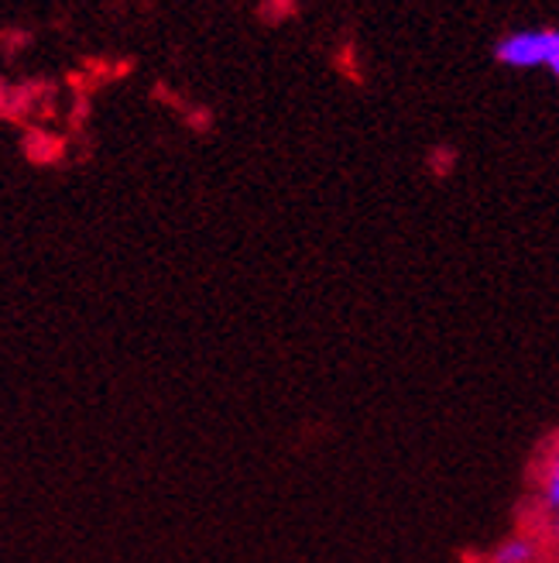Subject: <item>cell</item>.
I'll use <instances>...</instances> for the list:
<instances>
[{
  "instance_id": "obj_3",
  "label": "cell",
  "mask_w": 559,
  "mask_h": 563,
  "mask_svg": "<svg viewBox=\"0 0 559 563\" xmlns=\"http://www.w3.org/2000/svg\"><path fill=\"white\" fill-rule=\"evenodd\" d=\"M543 501H546V509L559 516V457L549 464L546 471V482H543Z\"/></svg>"
},
{
  "instance_id": "obj_1",
  "label": "cell",
  "mask_w": 559,
  "mask_h": 563,
  "mask_svg": "<svg viewBox=\"0 0 559 563\" xmlns=\"http://www.w3.org/2000/svg\"><path fill=\"white\" fill-rule=\"evenodd\" d=\"M494 59L508 69H536L559 59V27H525V32H512L494 45Z\"/></svg>"
},
{
  "instance_id": "obj_4",
  "label": "cell",
  "mask_w": 559,
  "mask_h": 563,
  "mask_svg": "<svg viewBox=\"0 0 559 563\" xmlns=\"http://www.w3.org/2000/svg\"><path fill=\"white\" fill-rule=\"evenodd\" d=\"M552 540H556V547H559V516L552 519Z\"/></svg>"
},
{
  "instance_id": "obj_2",
  "label": "cell",
  "mask_w": 559,
  "mask_h": 563,
  "mask_svg": "<svg viewBox=\"0 0 559 563\" xmlns=\"http://www.w3.org/2000/svg\"><path fill=\"white\" fill-rule=\"evenodd\" d=\"M539 543L533 537H508L505 543H497L491 553V563H536Z\"/></svg>"
}]
</instances>
